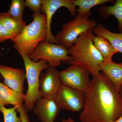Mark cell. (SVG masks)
Masks as SVG:
<instances>
[{
    "label": "cell",
    "instance_id": "1",
    "mask_svg": "<svg viewBox=\"0 0 122 122\" xmlns=\"http://www.w3.org/2000/svg\"><path fill=\"white\" fill-rule=\"evenodd\" d=\"M84 94L80 122H114L122 116L120 91L103 73L93 77Z\"/></svg>",
    "mask_w": 122,
    "mask_h": 122
},
{
    "label": "cell",
    "instance_id": "2",
    "mask_svg": "<svg viewBox=\"0 0 122 122\" xmlns=\"http://www.w3.org/2000/svg\"><path fill=\"white\" fill-rule=\"evenodd\" d=\"M92 29L81 34L72 47L69 48V54L72 57L71 65L80 66L87 70L93 77L100 73V66L103 59L100 53L94 46L92 39Z\"/></svg>",
    "mask_w": 122,
    "mask_h": 122
},
{
    "label": "cell",
    "instance_id": "3",
    "mask_svg": "<svg viewBox=\"0 0 122 122\" xmlns=\"http://www.w3.org/2000/svg\"><path fill=\"white\" fill-rule=\"evenodd\" d=\"M33 21L24 28L20 35L11 41L20 54L30 55L40 42L46 40L47 32L46 17L45 14L34 13Z\"/></svg>",
    "mask_w": 122,
    "mask_h": 122
},
{
    "label": "cell",
    "instance_id": "4",
    "mask_svg": "<svg viewBox=\"0 0 122 122\" xmlns=\"http://www.w3.org/2000/svg\"><path fill=\"white\" fill-rule=\"evenodd\" d=\"M25 68V75L28 83V89L25 94L24 106L26 111L33 110L36 101L41 98L39 93V78L41 71L49 66L47 61L41 59L34 62L28 57L20 54Z\"/></svg>",
    "mask_w": 122,
    "mask_h": 122
},
{
    "label": "cell",
    "instance_id": "5",
    "mask_svg": "<svg viewBox=\"0 0 122 122\" xmlns=\"http://www.w3.org/2000/svg\"><path fill=\"white\" fill-rule=\"evenodd\" d=\"M74 19L63 24L62 28L57 34L55 39L58 44L69 49L73 45L80 35L93 29L97 24L94 20L76 13Z\"/></svg>",
    "mask_w": 122,
    "mask_h": 122
},
{
    "label": "cell",
    "instance_id": "6",
    "mask_svg": "<svg viewBox=\"0 0 122 122\" xmlns=\"http://www.w3.org/2000/svg\"><path fill=\"white\" fill-rule=\"evenodd\" d=\"M34 61L41 59L47 61L49 66L56 67L62 61L65 62L72 61L69 54V49L60 44H54L44 41L39 43L33 52L28 56Z\"/></svg>",
    "mask_w": 122,
    "mask_h": 122
},
{
    "label": "cell",
    "instance_id": "7",
    "mask_svg": "<svg viewBox=\"0 0 122 122\" xmlns=\"http://www.w3.org/2000/svg\"><path fill=\"white\" fill-rule=\"evenodd\" d=\"M60 73L62 85L68 86L84 94L89 86L90 72L87 70L76 65H71Z\"/></svg>",
    "mask_w": 122,
    "mask_h": 122
},
{
    "label": "cell",
    "instance_id": "8",
    "mask_svg": "<svg viewBox=\"0 0 122 122\" xmlns=\"http://www.w3.org/2000/svg\"><path fill=\"white\" fill-rule=\"evenodd\" d=\"M54 100L61 109L75 112L82 111L85 103L84 94L62 84Z\"/></svg>",
    "mask_w": 122,
    "mask_h": 122
},
{
    "label": "cell",
    "instance_id": "9",
    "mask_svg": "<svg viewBox=\"0 0 122 122\" xmlns=\"http://www.w3.org/2000/svg\"><path fill=\"white\" fill-rule=\"evenodd\" d=\"M74 0H42L41 11L45 14L47 23V32L46 41L54 44H58L55 36L52 34L51 25L52 18L54 14L60 8L65 7L69 11L71 16H75L76 7L73 4Z\"/></svg>",
    "mask_w": 122,
    "mask_h": 122
},
{
    "label": "cell",
    "instance_id": "10",
    "mask_svg": "<svg viewBox=\"0 0 122 122\" xmlns=\"http://www.w3.org/2000/svg\"><path fill=\"white\" fill-rule=\"evenodd\" d=\"M62 83L60 73L56 67L48 66L39 78V91L41 97L54 99Z\"/></svg>",
    "mask_w": 122,
    "mask_h": 122
},
{
    "label": "cell",
    "instance_id": "11",
    "mask_svg": "<svg viewBox=\"0 0 122 122\" xmlns=\"http://www.w3.org/2000/svg\"><path fill=\"white\" fill-rule=\"evenodd\" d=\"M61 109L54 99L41 97L34 104L33 110L41 122H54Z\"/></svg>",
    "mask_w": 122,
    "mask_h": 122
},
{
    "label": "cell",
    "instance_id": "12",
    "mask_svg": "<svg viewBox=\"0 0 122 122\" xmlns=\"http://www.w3.org/2000/svg\"><path fill=\"white\" fill-rule=\"evenodd\" d=\"M0 74L4 78V82L15 92L23 93L26 78L25 70L0 64Z\"/></svg>",
    "mask_w": 122,
    "mask_h": 122
},
{
    "label": "cell",
    "instance_id": "13",
    "mask_svg": "<svg viewBox=\"0 0 122 122\" xmlns=\"http://www.w3.org/2000/svg\"><path fill=\"white\" fill-rule=\"evenodd\" d=\"M100 70L119 90L122 87V62L116 63L112 60L103 61Z\"/></svg>",
    "mask_w": 122,
    "mask_h": 122
},
{
    "label": "cell",
    "instance_id": "14",
    "mask_svg": "<svg viewBox=\"0 0 122 122\" xmlns=\"http://www.w3.org/2000/svg\"><path fill=\"white\" fill-rule=\"evenodd\" d=\"M25 94L15 92L0 81V105H12L14 107L22 106L25 99Z\"/></svg>",
    "mask_w": 122,
    "mask_h": 122
},
{
    "label": "cell",
    "instance_id": "15",
    "mask_svg": "<svg viewBox=\"0 0 122 122\" xmlns=\"http://www.w3.org/2000/svg\"><path fill=\"white\" fill-rule=\"evenodd\" d=\"M92 32L94 34L107 39L117 51L122 54V32L119 33L112 32L101 24H97L92 29Z\"/></svg>",
    "mask_w": 122,
    "mask_h": 122
},
{
    "label": "cell",
    "instance_id": "16",
    "mask_svg": "<svg viewBox=\"0 0 122 122\" xmlns=\"http://www.w3.org/2000/svg\"><path fill=\"white\" fill-rule=\"evenodd\" d=\"M92 41L94 46L102 56L103 61L112 60L114 55L119 53L108 40L102 36H94Z\"/></svg>",
    "mask_w": 122,
    "mask_h": 122
},
{
    "label": "cell",
    "instance_id": "17",
    "mask_svg": "<svg viewBox=\"0 0 122 122\" xmlns=\"http://www.w3.org/2000/svg\"><path fill=\"white\" fill-rule=\"evenodd\" d=\"M0 22L15 36L20 34L26 26V22L24 20L20 21L13 18L8 12L0 13Z\"/></svg>",
    "mask_w": 122,
    "mask_h": 122
},
{
    "label": "cell",
    "instance_id": "18",
    "mask_svg": "<svg viewBox=\"0 0 122 122\" xmlns=\"http://www.w3.org/2000/svg\"><path fill=\"white\" fill-rule=\"evenodd\" d=\"M100 15L103 18H107L113 15L118 22V29L122 32V0H117L112 6L103 5L99 8Z\"/></svg>",
    "mask_w": 122,
    "mask_h": 122
},
{
    "label": "cell",
    "instance_id": "19",
    "mask_svg": "<svg viewBox=\"0 0 122 122\" xmlns=\"http://www.w3.org/2000/svg\"><path fill=\"white\" fill-rule=\"evenodd\" d=\"M114 1L112 0H74L73 4L76 7H78L76 9V13L89 17L91 15L92 8L98 5Z\"/></svg>",
    "mask_w": 122,
    "mask_h": 122
},
{
    "label": "cell",
    "instance_id": "20",
    "mask_svg": "<svg viewBox=\"0 0 122 122\" xmlns=\"http://www.w3.org/2000/svg\"><path fill=\"white\" fill-rule=\"evenodd\" d=\"M25 7L23 0H12L8 13L13 18L23 20V13Z\"/></svg>",
    "mask_w": 122,
    "mask_h": 122
},
{
    "label": "cell",
    "instance_id": "21",
    "mask_svg": "<svg viewBox=\"0 0 122 122\" xmlns=\"http://www.w3.org/2000/svg\"><path fill=\"white\" fill-rule=\"evenodd\" d=\"M17 107L7 109L0 105V112L4 116V122H22L20 117H18L17 114L16 109Z\"/></svg>",
    "mask_w": 122,
    "mask_h": 122
},
{
    "label": "cell",
    "instance_id": "22",
    "mask_svg": "<svg viewBox=\"0 0 122 122\" xmlns=\"http://www.w3.org/2000/svg\"><path fill=\"white\" fill-rule=\"evenodd\" d=\"M25 2V6L28 7L34 13L41 14L42 0H26Z\"/></svg>",
    "mask_w": 122,
    "mask_h": 122
},
{
    "label": "cell",
    "instance_id": "23",
    "mask_svg": "<svg viewBox=\"0 0 122 122\" xmlns=\"http://www.w3.org/2000/svg\"><path fill=\"white\" fill-rule=\"evenodd\" d=\"M15 37L5 28L0 22V42L3 43L7 40H11Z\"/></svg>",
    "mask_w": 122,
    "mask_h": 122
},
{
    "label": "cell",
    "instance_id": "24",
    "mask_svg": "<svg viewBox=\"0 0 122 122\" xmlns=\"http://www.w3.org/2000/svg\"><path fill=\"white\" fill-rule=\"evenodd\" d=\"M16 111L20 114V117L21 119L22 122H30L29 120V116L24 105L18 106Z\"/></svg>",
    "mask_w": 122,
    "mask_h": 122
},
{
    "label": "cell",
    "instance_id": "25",
    "mask_svg": "<svg viewBox=\"0 0 122 122\" xmlns=\"http://www.w3.org/2000/svg\"><path fill=\"white\" fill-rule=\"evenodd\" d=\"M62 122H74V120L71 118H68L66 119L63 118L62 119Z\"/></svg>",
    "mask_w": 122,
    "mask_h": 122
},
{
    "label": "cell",
    "instance_id": "26",
    "mask_svg": "<svg viewBox=\"0 0 122 122\" xmlns=\"http://www.w3.org/2000/svg\"><path fill=\"white\" fill-rule=\"evenodd\" d=\"M114 122H122V116L120 118Z\"/></svg>",
    "mask_w": 122,
    "mask_h": 122
},
{
    "label": "cell",
    "instance_id": "27",
    "mask_svg": "<svg viewBox=\"0 0 122 122\" xmlns=\"http://www.w3.org/2000/svg\"><path fill=\"white\" fill-rule=\"evenodd\" d=\"M120 96H121V97H122V89H121V90H120Z\"/></svg>",
    "mask_w": 122,
    "mask_h": 122
},
{
    "label": "cell",
    "instance_id": "28",
    "mask_svg": "<svg viewBox=\"0 0 122 122\" xmlns=\"http://www.w3.org/2000/svg\"><path fill=\"white\" fill-rule=\"evenodd\" d=\"M2 53L1 52H0V58L1 57V56H2Z\"/></svg>",
    "mask_w": 122,
    "mask_h": 122
}]
</instances>
